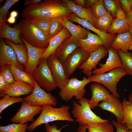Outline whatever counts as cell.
<instances>
[{"label":"cell","instance_id":"7","mask_svg":"<svg viewBox=\"0 0 132 132\" xmlns=\"http://www.w3.org/2000/svg\"><path fill=\"white\" fill-rule=\"evenodd\" d=\"M32 76L38 84L47 91H50L57 87L47 59H42Z\"/></svg>","mask_w":132,"mask_h":132},{"label":"cell","instance_id":"35","mask_svg":"<svg viewBox=\"0 0 132 132\" xmlns=\"http://www.w3.org/2000/svg\"><path fill=\"white\" fill-rule=\"evenodd\" d=\"M28 126L27 123H13L6 126H0V132H26Z\"/></svg>","mask_w":132,"mask_h":132},{"label":"cell","instance_id":"31","mask_svg":"<svg viewBox=\"0 0 132 132\" xmlns=\"http://www.w3.org/2000/svg\"><path fill=\"white\" fill-rule=\"evenodd\" d=\"M122 68L127 74L132 76V53L117 50Z\"/></svg>","mask_w":132,"mask_h":132},{"label":"cell","instance_id":"39","mask_svg":"<svg viewBox=\"0 0 132 132\" xmlns=\"http://www.w3.org/2000/svg\"><path fill=\"white\" fill-rule=\"evenodd\" d=\"M61 23L57 22H53L50 26L47 37L49 40L57 34L64 27Z\"/></svg>","mask_w":132,"mask_h":132},{"label":"cell","instance_id":"20","mask_svg":"<svg viewBox=\"0 0 132 132\" xmlns=\"http://www.w3.org/2000/svg\"><path fill=\"white\" fill-rule=\"evenodd\" d=\"M6 19L0 23V38H5L16 44H23L21 37V31L19 23L11 27L6 23Z\"/></svg>","mask_w":132,"mask_h":132},{"label":"cell","instance_id":"23","mask_svg":"<svg viewBox=\"0 0 132 132\" xmlns=\"http://www.w3.org/2000/svg\"><path fill=\"white\" fill-rule=\"evenodd\" d=\"M71 11L79 18L85 19L96 28V19L92 14L90 8H84L77 4L74 0H63Z\"/></svg>","mask_w":132,"mask_h":132},{"label":"cell","instance_id":"4","mask_svg":"<svg viewBox=\"0 0 132 132\" xmlns=\"http://www.w3.org/2000/svg\"><path fill=\"white\" fill-rule=\"evenodd\" d=\"M21 35L30 45L40 48H47L49 40L46 35L28 19L25 18L19 23Z\"/></svg>","mask_w":132,"mask_h":132},{"label":"cell","instance_id":"8","mask_svg":"<svg viewBox=\"0 0 132 132\" xmlns=\"http://www.w3.org/2000/svg\"><path fill=\"white\" fill-rule=\"evenodd\" d=\"M23 101L33 106L42 107L46 105L56 106L57 99L50 93L42 89L35 81L33 90Z\"/></svg>","mask_w":132,"mask_h":132},{"label":"cell","instance_id":"29","mask_svg":"<svg viewBox=\"0 0 132 132\" xmlns=\"http://www.w3.org/2000/svg\"><path fill=\"white\" fill-rule=\"evenodd\" d=\"M9 66L11 73L15 81L20 80L34 87L35 80L31 74L11 65H9Z\"/></svg>","mask_w":132,"mask_h":132},{"label":"cell","instance_id":"19","mask_svg":"<svg viewBox=\"0 0 132 132\" xmlns=\"http://www.w3.org/2000/svg\"><path fill=\"white\" fill-rule=\"evenodd\" d=\"M90 88L92 95L91 99L89 100V103L91 110L98 106L99 102L106 100L111 96V94L107 88L99 83L91 84Z\"/></svg>","mask_w":132,"mask_h":132},{"label":"cell","instance_id":"33","mask_svg":"<svg viewBox=\"0 0 132 132\" xmlns=\"http://www.w3.org/2000/svg\"><path fill=\"white\" fill-rule=\"evenodd\" d=\"M109 122L90 124L86 127L88 130V132H114L113 125Z\"/></svg>","mask_w":132,"mask_h":132},{"label":"cell","instance_id":"54","mask_svg":"<svg viewBox=\"0 0 132 132\" xmlns=\"http://www.w3.org/2000/svg\"><path fill=\"white\" fill-rule=\"evenodd\" d=\"M128 100L132 101V92L130 95L129 98Z\"/></svg>","mask_w":132,"mask_h":132},{"label":"cell","instance_id":"40","mask_svg":"<svg viewBox=\"0 0 132 132\" xmlns=\"http://www.w3.org/2000/svg\"><path fill=\"white\" fill-rule=\"evenodd\" d=\"M20 1L19 0H6L4 5L0 9V23L5 19L6 16L11 7Z\"/></svg>","mask_w":132,"mask_h":132},{"label":"cell","instance_id":"15","mask_svg":"<svg viewBox=\"0 0 132 132\" xmlns=\"http://www.w3.org/2000/svg\"><path fill=\"white\" fill-rule=\"evenodd\" d=\"M108 51V57L105 63L104 64H98L100 67L94 69L92 71V74H104L115 69L122 67L117 51L110 47Z\"/></svg>","mask_w":132,"mask_h":132},{"label":"cell","instance_id":"50","mask_svg":"<svg viewBox=\"0 0 132 132\" xmlns=\"http://www.w3.org/2000/svg\"><path fill=\"white\" fill-rule=\"evenodd\" d=\"M6 21L10 24H13L16 21V18L10 16Z\"/></svg>","mask_w":132,"mask_h":132},{"label":"cell","instance_id":"16","mask_svg":"<svg viewBox=\"0 0 132 132\" xmlns=\"http://www.w3.org/2000/svg\"><path fill=\"white\" fill-rule=\"evenodd\" d=\"M98 106L101 110L107 111L113 114L116 118L117 121L122 123V104L118 98L111 94L109 98L99 103Z\"/></svg>","mask_w":132,"mask_h":132},{"label":"cell","instance_id":"28","mask_svg":"<svg viewBox=\"0 0 132 132\" xmlns=\"http://www.w3.org/2000/svg\"><path fill=\"white\" fill-rule=\"evenodd\" d=\"M4 42L6 44L13 49L18 62L25 66L28 62V51L25 45L23 44H16L7 39L5 40Z\"/></svg>","mask_w":132,"mask_h":132},{"label":"cell","instance_id":"6","mask_svg":"<svg viewBox=\"0 0 132 132\" xmlns=\"http://www.w3.org/2000/svg\"><path fill=\"white\" fill-rule=\"evenodd\" d=\"M90 82L88 78L85 77L80 80L76 77L69 79L67 84L60 89L59 95L63 100L67 101L74 97L78 100L84 98L86 92L85 86Z\"/></svg>","mask_w":132,"mask_h":132},{"label":"cell","instance_id":"47","mask_svg":"<svg viewBox=\"0 0 132 132\" xmlns=\"http://www.w3.org/2000/svg\"><path fill=\"white\" fill-rule=\"evenodd\" d=\"M127 22L130 27L132 26V11L125 12Z\"/></svg>","mask_w":132,"mask_h":132},{"label":"cell","instance_id":"18","mask_svg":"<svg viewBox=\"0 0 132 132\" xmlns=\"http://www.w3.org/2000/svg\"><path fill=\"white\" fill-rule=\"evenodd\" d=\"M79 47L77 40L71 36L64 40L53 55L63 64L70 55Z\"/></svg>","mask_w":132,"mask_h":132},{"label":"cell","instance_id":"44","mask_svg":"<svg viewBox=\"0 0 132 132\" xmlns=\"http://www.w3.org/2000/svg\"><path fill=\"white\" fill-rule=\"evenodd\" d=\"M121 4V7L125 12L131 11V0H119Z\"/></svg>","mask_w":132,"mask_h":132},{"label":"cell","instance_id":"34","mask_svg":"<svg viewBox=\"0 0 132 132\" xmlns=\"http://www.w3.org/2000/svg\"><path fill=\"white\" fill-rule=\"evenodd\" d=\"M0 100V113L6 108L15 103L22 102L23 98L20 97H15L6 95Z\"/></svg>","mask_w":132,"mask_h":132},{"label":"cell","instance_id":"46","mask_svg":"<svg viewBox=\"0 0 132 132\" xmlns=\"http://www.w3.org/2000/svg\"><path fill=\"white\" fill-rule=\"evenodd\" d=\"M42 1V0H25L24 2L25 6H27L36 4Z\"/></svg>","mask_w":132,"mask_h":132},{"label":"cell","instance_id":"25","mask_svg":"<svg viewBox=\"0 0 132 132\" xmlns=\"http://www.w3.org/2000/svg\"><path fill=\"white\" fill-rule=\"evenodd\" d=\"M77 22L85 28L95 33L100 37L103 41L104 46L108 50L111 43L116 37L115 34H111L102 32L93 27L89 22L85 20L78 18Z\"/></svg>","mask_w":132,"mask_h":132},{"label":"cell","instance_id":"38","mask_svg":"<svg viewBox=\"0 0 132 132\" xmlns=\"http://www.w3.org/2000/svg\"><path fill=\"white\" fill-rule=\"evenodd\" d=\"M119 1L118 0H103L104 6L107 12L116 17L120 6Z\"/></svg>","mask_w":132,"mask_h":132},{"label":"cell","instance_id":"37","mask_svg":"<svg viewBox=\"0 0 132 132\" xmlns=\"http://www.w3.org/2000/svg\"><path fill=\"white\" fill-rule=\"evenodd\" d=\"M91 13L96 19L108 13L105 9L103 0H99L90 8Z\"/></svg>","mask_w":132,"mask_h":132},{"label":"cell","instance_id":"48","mask_svg":"<svg viewBox=\"0 0 132 132\" xmlns=\"http://www.w3.org/2000/svg\"><path fill=\"white\" fill-rule=\"evenodd\" d=\"M98 0H87L85 2V8L89 9L93 5L97 2Z\"/></svg>","mask_w":132,"mask_h":132},{"label":"cell","instance_id":"56","mask_svg":"<svg viewBox=\"0 0 132 132\" xmlns=\"http://www.w3.org/2000/svg\"><path fill=\"white\" fill-rule=\"evenodd\" d=\"M131 11H132V0H131Z\"/></svg>","mask_w":132,"mask_h":132},{"label":"cell","instance_id":"26","mask_svg":"<svg viewBox=\"0 0 132 132\" xmlns=\"http://www.w3.org/2000/svg\"><path fill=\"white\" fill-rule=\"evenodd\" d=\"M132 42L130 33L128 31L118 34L110 45V47L117 50H120L126 52H128Z\"/></svg>","mask_w":132,"mask_h":132},{"label":"cell","instance_id":"57","mask_svg":"<svg viewBox=\"0 0 132 132\" xmlns=\"http://www.w3.org/2000/svg\"><path fill=\"white\" fill-rule=\"evenodd\" d=\"M4 0H0V3H1V2H2Z\"/></svg>","mask_w":132,"mask_h":132},{"label":"cell","instance_id":"52","mask_svg":"<svg viewBox=\"0 0 132 132\" xmlns=\"http://www.w3.org/2000/svg\"><path fill=\"white\" fill-rule=\"evenodd\" d=\"M18 15V12L17 11H13L11 12L10 16L16 18L17 17Z\"/></svg>","mask_w":132,"mask_h":132},{"label":"cell","instance_id":"12","mask_svg":"<svg viewBox=\"0 0 132 132\" xmlns=\"http://www.w3.org/2000/svg\"><path fill=\"white\" fill-rule=\"evenodd\" d=\"M21 38L25 45L28 52V62L25 66V71L31 74L38 66L42 56L46 48H37L29 44L21 35Z\"/></svg>","mask_w":132,"mask_h":132},{"label":"cell","instance_id":"21","mask_svg":"<svg viewBox=\"0 0 132 132\" xmlns=\"http://www.w3.org/2000/svg\"><path fill=\"white\" fill-rule=\"evenodd\" d=\"M107 32L111 34L121 33L128 32L130 26L127 20L125 13L120 6L116 16Z\"/></svg>","mask_w":132,"mask_h":132},{"label":"cell","instance_id":"3","mask_svg":"<svg viewBox=\"0 0 132 132\" xmlns=\"http://www.w3.org/2000/svg\"><path fill=\"white\" fill-rule=\"evenodd\" d=\"M78 102V103L73 100L71 112L79 125L86 127L93 124L109 122L108 120L102 119L92 111L88 99L84 97Z\"/></svg>","mask_w":132,"mask_h":132},{"label":"cell","instance_id":"41","mask_svg":"<svg viewBox=\"0 0 132 132\" xmlns=\"http://www.w3.org/2000/svg\"><path fill=\"white\" fill-rule=\"evenodd\" d=\"M0 73L2 74L5 78L8 86L13 84L15 82L11 71L9 65H5L0 66Z\"/></svg>","mask_w":132,"mask_h":132},{"label":"cell","instance_id":"10","mask_svg":"<svg viewBox=\"0 0 132 132\" xmlns=\"http://www.w3.org/2000/svg\"><path fill=\"white\" fill-rule=\"evenodd\" d=\"M42 107L31 105L23 101L16 113L11 119L13 123L24 124L29 122H33L34 117L40 113Z\"/></svg>","mask_w":132,"mask_h":132},{"label":"cell","instance_id":"24","mask_svg":"<svg viewBox=\"0 0 132 132\" xmlns=\"http://www.w3.org/2000/svg\"><path fill=\"white\" fill-rule=\"evenodd\" d=\"M77 40L80 47L90 53L96 51L104 44L100 37L91 33L89 30L86 38L80 39Z\"/></svg>","mask_w":132,"mask_h":132},{"label":"cell","instance_id":"9","mask_svg":"<svg viewBox=\"0 0 132 132\" xmlns=\"http://www.w3.org/2000/svg\"><path fill=\"white\" fill-rule=\"evenodd\" d=\"M90 53L80 47L70 55L63 64L66 74L68 77L86 61Z\"/></svg>","mask_w":132,"mask_h":132},{"label":"cell","instance_id":"2","mask_svg":"<svg viewBox=\"0 0 132 132\" xmlns=\"http://www.w3.org/2000/svg\"><path fill=\"white\" fill-rule=\"evenodd\" d=\"M41 112L37 118L28 126L27 130L32 132L38 126L43 124L58 121H65L74 122L69 112V107L67 105H62L55 108L49 105L42 106Z\"/></svg>","mask_w":132,"mask_h":132},{"label":"cell","instance_id":"42","mask_svg":"<svg viewBox=\"0 0 132 132\" xmlns=\"http://www.w3.org/2000/svg\"><path fill=\"white\" fill-rule=\"evenodd\" d=\"M112 123L115 128L116 132H132V129H127L126 125L117 121L113 120Z\"/></svg>","mask_w":132,"mask_h":132},{"label":"cell","instance_id":"17","mask_svg":"<svg viewBox=\"0 0 132 132\" xmlns=\"http://www.w3.org/2000/svg\"><path fill=\"white\" fill-rule=\"evenodd\" d=\"M33 88V86L27 83L20 80L16 81L0 91V97L6 95L15 97L29 95L32 92Z\"/></svg>","mask_w":132,"mask_h":132},{"label":"cell","instance_id":"55","mask_svg":"<svg viewBox=\"0 0 132 132\" xmlns=\"http://www.w3.org/2000/svg\"><path fill=\"white\" fill-rule=\"evenodd\" d=\"M129 50H132V42L130 45L129 47Z\"/></svg>","mask_w":132,"mask_h":132},{"label":"cell","instance_id":"22","mask_svg":"<svg viewBox=\"0 0 132 132\" xmlns=\"http://www.w3.org/2000/svg\"><path fill=\"white\" fill-rule=\"evenodd\" d=\"M71 36L68 31L64 27L58 34L49 40V45L43 54L41 59H47L54 54L64 40Z\"/></svg>","mask_w":132,"mask_h":132},{"label":"cell","instance_id":"1","mask_svg":"<svg viewBox=\"0 0 132 132\" xmlns=\"http://www.w3.org/2000/svg\"><path fill=\"white\" fill-rule=\"evenodd\" d=\"M73 13L63 0H46L27 6L22 15L24 18L29 20L42 18L60 22Z\"/></svg>","mask_w":132,"mask_h":132},{"label":"cell","instance_id":"53","mask_svg":"<svg viewBox=\"0 0 132 132\" xmlns=\"http://www.w3.org/2000/svg\"><path fill=\"white\" fill-rule=\"evenodd\" d=\"M129 32L130 33L131 36L132 40V26L130 27Z\"/></svg>","mask_w":132,"mask_h":132},{"label":"cell","instance_id":"30","mask_svg":"<svg viewBox=\"0 0 132 132\" xmlns=\"http://www.w3.org/2000/svg\"><path fill=\"white\" fill-rule=\"evenodd\" d=\"M123 108V121L127 129H132V101L124 98L122 102Z\"/></svg>","mask_w":132,"mask_h":132},{"label":"cell","instance_id":"49","mask_svg":"<svg viewBox=\"0 0 132 132\" xmlns=\"http://www.w3.org/2000/svg\"><path fill=\"white\" fill-rule=\"evenodd\" d=\"M85 0H74V1L76 3L79 5L81 6L84 8H85Z\"/></svg>","mask_w":132,"mask_h":132},{"label":"cell","instance_id":"45","mask_svg":"<svg viewBox=\"0 0 132 132\" xmlns=\"http://www.w3.org/2000/svg\"><path fill=\"white\" fill-rule=\"evenodd\" d=\"M8 86L6 79L3 75L0 73V91Z\"/></svg>","mask_w":132,"mask_h":132},{"label":"cell","instance_id":"51","mask_svg":"<svg viewBox=\"0 0 132 132\" xmlns=\"http://www.w3.org/2000/svg\"><path fill=\"white\" fill-rule=\"evenodd\" d=\"M87 129V128L86 127L79 125L76 132H86Z\"/></svg>","mask_w":132,"mask_h":132},{"label":"cell","instance_id":"13","mask_svg":"<svg viewBox=\"0 0 132 132\" xmlns=\"http://www.w3.org/2000/svg\"><path fill=\"white\" fill-rule=\"evenodd\" d=\"M108 51L104 45L96 51L91 53L86 61L79 67L87 76L91 75L92 70L96 68L97 65L102 58L107 55Z\"/></svg>","mask_w":132,"mask_h":132},{"label":"cell","instance_id":"14","mask_svg":"<svg viewBox=\"0 0 132 132\" xmlns=\"http://www.w3.org/2000/svg\"><path fill=\"white\" fill-rule=\"evenodd\" d=\"M5 65H11L23 70L24 69L23 66L18 62L13 49L6 44L2 39L0 42V66Z\"/></svg>","mask_w":132,"mask_h":132},{"label":"cell","instance_id":"27","mask_svg":"<svg viewBox=\"0 0 132 132\" xmlns=\"http://www.w3.org/2000/svg\"><path fill=\"white\" fill-rule=\"evenodd\" d=\"M60 23L68 31L71 36L73 38L77 40L87 38L89 30L82 27L79 25L75 24L67 18L63 19Z\"/></svg>","mask_w":132,"mask_h":132},{"label":"cell","instance_id":"11","mask_svg":"<svg viewBox=\"0 0 132 132\" xmlns=\"http://www.w3.org/2000/svg\"><path fill=\"white\" fill-rule=\"evenodd\" d=\"M47 59L57 87L61 89L67 84L69 79L63 64L53 55Z\"/></svg>","mask_w":132,"mask_h":132},{"label":"cell","instance_id":"36","mask_svg":"<svg viewBox=\"0 0 132 132\" xmlns=\"http://www.w3.org/2000/svg\"><path fill=\"white\" fill-rule=\"evenodd\" d=\"M30 20L36 27L47 36L52 22L51 20L42 18H37Z\"/></svg>","mask_w":132,"mask_h":132},{"label":"cell","instance_id":"43","mask_svg":"<svg viewBox=\"0 0 132 132\" xmlns=\"http://www.w3.org/2000/svg\"><path fill=\"white\" fill-rule=\"evenodd\" d=\"M66 125L58 129L57 126L55 124L50 125L49 123L45 124V132H61L62 129L66 126Z\"/></svg>","mask_w":132,"mask_h":132},{"label":"cell","instance_id":"32","mask_svg":"<svg viewBox=\"0 0 132 132\" xmlns=\"http://www.w3.org/2000/svg\"><path fill=\"white\" fill-rule=\"evenodd\" d=\"M113 20L112 15L108 12L96 19V28L102 32H107Z\"/></svg>","mask_w":132,"mask_h":132},{"label":"cell","instance_id":"5","mask_svg":"<svg viewBox=\"0 0 132 132\" xmlns=\"http://www.w3.org/2000/svg\"><path fill=\"white\" fill-rule=\"evenodd\" d=\"M127 73L122 67L115 69L107 73L91 75L88 78L90 82L99 83L105 86L115 97H120L117 89L118 82Z\"/></svg>","mask_w":132,"mask_h":132}]
</instances>
